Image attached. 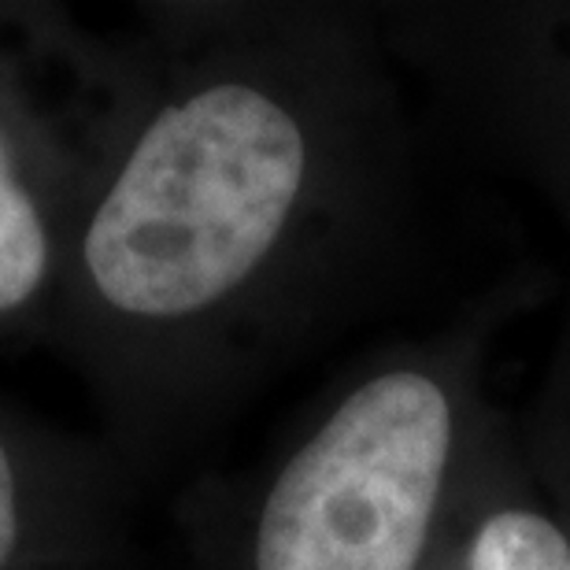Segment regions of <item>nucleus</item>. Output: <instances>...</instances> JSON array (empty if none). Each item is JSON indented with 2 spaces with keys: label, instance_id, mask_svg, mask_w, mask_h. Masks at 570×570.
<instances>
[{
  "label": "nucleus",
  "instance_id": "nucleus-5",
  "mask_svg": "<svg viewBox=\"0 0 570 570\" xmlns=\"http://www.w3.org/2000/svg\"><path fill=\"white\" fill-rule=\"evenodd\" d=\"M127 466L0 401V570H105L119 549Z\"/></svg>",
  "mask_w": 570,
  "mask_h": 570
},
{
  "label": "nucleus",
  "instance_id": "nucleus-4",
  "mask_svg": "<svg viewBox=\"0 0 570 570\" xmlns=\"http://www.w3.org/2000/svg\"><path fill=\"white\" fill-rule=\"evenodd\" d=\"M407 86L570 230V0L374 4Z\"/></svg>",
  "mask_w": 570,
  "mask_h": 570
},
{
  "label": "nucleus",
  "instance_id": "nucleus-1",
  "mask_svg": "<svg viewBox=\"0 0 570 570\" xmlns=\"http://www.w3.org/2000/svg\"><path fill=\"white\" fill-rule=\"evenodd\" d=\"M412 86L374 4H164L52 334L127 471L170 460L401 275Z\"/></svg>",
  "mask_w": 570,
  "mask_h": 570
},
{
  "label": "nucleus",
  "instance_id": "nucleus-2",
  "mask_svg": "<svg viewBox=\"0 0 570 570\" xmlns=\"http://www.w3.org/2000/svg\"><path fill=\"white\" fill-rule=\"evenodd\" d=\"M508 312L489 296L352 360L256 466L197 485L189 570H426L504 415L489 352Z\"/></svg>",
  "mask_w": 570,
  "mask_h": 570
},
{
  "label": "nucleus",
  "instance_id": "nucleus-8",
  "mask_svg": "<svg viewBox=\"0 0 570 570\" xmlns=\"http://www.w3.org/2000/svg\"><path fill=\"white\" fill-rule=\"evenodd\" d=\"M105 570H108V567H105Z\"/></svg>",
  "mask_w": 570,
  "mask_h": 570
},
{
  "label": "nucleus",
  "instance_id": "nucleus-6",
  "mask_svg": "<svg viewBox=\"0 0 570 570\" xmlns=\"http://www.w3.org/2000/svg\"><path fill=\"white\" fill-rule=\"evenodd\" d=\"M426 570H570V527L544 497L508 412L489 430Z\"/></svg>",
  "mask_w": 570,
  "mask_h": 570
},
{
  "label": "nucleus",
  "instance_id": "nucleus-3",
  "mask_svg": "<svg viewBox=\"0 0 570 570\" xmlns=\"http://www.w3.org/2000/svg\"><path fill=\"white\" fill-rule=\"evenodd\" d=\"M134 89V38L0 4V337L52 334L67 264Z\"/></svg>",
  "mask_w": 570,
  "mask_h": 570
},
{
  "label": "nucleus",
  "instance_id": "nucleus-7",
  "mask_svg": "<svg viewBox=\"0 0 570 570\" xmlns=\"http://www.w3.org/2000/svg\"><path fill=\"white\" fill-rule=\"evenodd\" d=\"M515 426L544 497L552 500V508L570 527V301L549 367L541 374L538 396H533L527 419Z\"/></svg>",
  "mask_w": 570,
  "mask_h": 570
}]
</instances>
